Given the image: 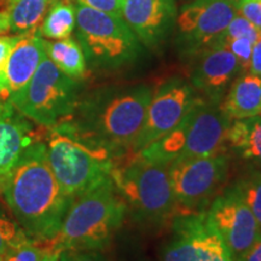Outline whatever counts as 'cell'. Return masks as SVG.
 Instances as JSON below:
<instances>
[{
    "label": "cell",
    "mask_w": 261,
    "mask_h": 261,
    "mask_svg": "<svg viewBox=\"0 0 261 261\" xmlns=\"http://www.w3.org/2000/svg\"><path fill=\"white\" fill-rule=\"evenodd\" d=\"M163 261H234L223 238L212 226L207 212L178 213L173 218L172 237Z\"/></svg>",
    "instance_id": "30bf717a"
},
{
    "label": "cell",
    "mask_w": 261,
    "mask_h": 261,
    "mask_svg": "<svg viewBox=\"0 0 261 261\" xmlns=\"http://www.w3.org/2000/svg\"><path fill=\"white\" fill-rule=\"evenodd\" d=\"M48 4V0H17L8 11L10 31L15 34H31L40 31Z\"/></svg>",
    "instance_id": "44dd1931"
},
{
    "label": "cell",
    "mask_w": 261,
    "mask_h": 261,
    "mask_svg": "<svg viewBox=\"0 0 261 261\" xmlns=\"http://www.w3.org/2000/svg\"><path fill=\"white\" fill-rule=\"evenodd\" d=\"M73 261H108L100 252H71Z\"/></svg>",
    "instance_id": "d6a6232c"
},
{
    "label": "cell",
    "mask_w": 261,
    "mask_h": 261,
    "mask_svg": "<svg viewBox=\"0 0 261 261\" xmlns=\"http://www.w3.org/2000/svg\"><path fill=\"white\" fill-rule=\"evenodd\" d=\"M75 11L77 41L92 67L114 69L136 60L139 40L122 17L80 4L75 6Z\"/></svg>",
    "instance_id": "52a82bcc"
},
{
    "label": "cell",
    "mask_w": 261,
    "mask_h": 261,
    "mask_svg": "<svg viewBox=\"0 0 261 261\" xmlns=\"http://www.w3.org/2000/svg\"><path fill=\"white\" fill-rule=\"evenodd\" d=\"M217 44L225 45L228 50L236 56L240 63L241 74L247 73L249 70L250 56H252L253 42L246 38H227V39H218ZM213 42V44H215Z\"/></svg>",
    "instance_id": "4316f807"
},
{
    "label": "cell",
    "mask_w": 261,
    "mask_h": 261,
    "mask_svg": "<svg viewBox=\"0 0 261 261\" xmlns=\"http://www.w3.org/2000/svg\"><path fill=\"white\" fill-rule=\"evenodd\" d=\"M76 24V11L70 0L55 2L45 15L40 33L42 38L61 40L71 35Z\"/></svg>",
    "instance_id": "7402d4cb"
},
{
    "label": "cell",
    "mask_w": 261,
    "mask_h": 261,
    "mask_svg": "<svg viewBox=\"0 0 261 261\" xmlns=\"http://www.w3.org/2000/svg\"><path fill=\"white\" fill-rule=\"evenodd\" d=\"M198 98L192 85L180 77H173L160 85L152 92L144 125L130 154H137L175 128Z\"/></svg>",
    "instance_id": "8fae6325"
},
{
    "label": "cell",
    "mask_w": 261,
    "mask_h": 261,
    "mask_svg": "<svg viewBox=\"0 0 261 261\" xmlns=\"http://www.w3.org/2000/svg\"><path fill=\"white\" fill-rule=\"evenodd\" d=\"M58 257H60V253L58 252H48L45 254L41 261H58Z\"/></svg>",
    "instance_id": "e575fe53"
},
{
    "label": "cell",
    "mask_w": 261,
    "mask_h": 261,
    "mask_svg": "<svg viewBox=\"0 0 261 261\" xmlns=\"http://www.w3.org/2000/svg\"><path fill=\"white\" fill-rule=\"evenodd\" d=\"M110 178L139 220L161 224L178 214L168 166L128 154L114 162Z\"/></svg>",
    "instance_id": "5b68a950"
},
{
    "label": "cell",
    "mask_w": 261,
    "mask_h": 261,
    "mask_svg": "<svg viewBox=\"0 0 261 261\" xmlns=\"http://www.w3.org/2000/svg\"><path fill=\"white\" fill-rule=\"evenodd\" d=\"M230 156L225 151L175 161L168 166L169 180L178 213L205 210L213 196L226 181Z\"/></svg>",
    "instance_id": "9c48e42d"
},
{
    "label": "cell",
    "mask_w": 261,
    "mask_h": 261,
    "mask_svg": "<svg viewBox=\"0 0 261 261\" xmlns=\"http://www.w3.org/2000/svg\"><path fill=\"white\" fill-rule=\"evenodd\" d=\"M0 192L24 233L46 248L74 201L61 189L48 163L46 144L39 140L24 149L0 182Z\"/></svg>",
    "instance_id": "6da1fadb"
},
{
    "label": "cell",
    "mask_w": 261,
    "mask_h": 261,
    "mask_svg": "<svg viewBox=\"0 0 261 261\" xmlns=\"http://www.w3.org/2000/svg\"><path fill=\"white\" fill-rule=\"evenodd\" d=\"M0 261H3V257L2 256H0Z\"/></svg>",
    "instance_id": "ab89813d"
},
{
    "label": "cell",
    "mask_w": 261,
    "mask_h": 261,
    "mask_svg": "<svg viewBox=\"0 0 261 261\" xmlns=\"http://www.w3.org/2000/svg\"><path fill=\"white\" fill-rule=\"evenodd\" d=\"M237 15V6L226 0H194L177 14L182 51L194 55L217 41Z\"/></svg>",
    "instance_id": "7c38bea8"
},
{
    "label": "cell",
    "mask_w": 261,
    "mask_h": 261,
    "mask_svg": "<svg viewBox=\"0 0 261 261\" xmlns=\"http://www.w3.org/2000/svg\"><path fill=\"white\" fill-rule=\"evenodd\" d=\"M230 123L219 103L200 97L175 128L137 154L146 161L165 166L218 154L225 151Z\"/></svg>",
    "instance_id": "277c9868"
},
{
    "label": "cell",
    "mask_w": 261,
    "mask_h": 261,
    "mask_svg": "<svg viewBox=\"0 0 261 261\" xmlns=\"http://www.w3.org/2000/svg\"><path fill=\"white\" fill-rule=\"evenodd\" d=\"M248 71L261 76V35L260 38L255 41V44L253 45L252 56H250V63H249V70Z\"/></svg>",
    "instance_id": "4dcf8cb0"
},
{
    "label": "cell",
    "mask_w": 261,
    "mask_h": 261,
    "mask_svg": "<svg viewBox=\"0 0 261 261\" xmlns=\"http://www.w3.org/2000/svg\"><path fill=\"white\" fill-rule=\"evenodd\" d=\"M237 12L261 29V0H241L237 5Z\"/></svg>",
    "instance_id": "f1b7e54d"
},
{
    "label": "cell",
    "mask_w": 261,
    "mask_h": 261,
    "mask_svg": "<svg viewBox=\"0 0 261 261\" xmlns=\"http://www.w3.org/2000/svg\"><path fill=\"white\" fill-rule=\"evenodd\" d=\"M23 35L24 34H15L0 37V99L2 100H8L10 97L8 79H6V68H8L10 54Z\"/></svg>",
    "instance_id": "484cf974"
},
{
    "label": "cell",
    "mask_w": 261,
    "mask_h": 261,
    "mask_svg": "<svg viewBox=\"0 0 261 261\" xmlns=\"http://www.w3.org/2000/svg\"><path fill=\"white\" fill-rule=\"evenodd\" d=\"M50 3H55V2H58V0H48Z\"/></svg>",
    "instance_id": "f35d334b"
},
{
    "label": "cell",
    "mask_w": 261,
    "mask_h": 261,
    "mask_svg": "<svg viewBox=\"0 0 261 261\" xmlns=\"http://www.w3.org/2000/svg\"><path fill=\"white\" fill-rule=\"evenodd\" d=\"M32 123L9 100L0 102V182L34 143Z\"/></svg>",
    "instance_id": "2e32d148"
},
{
    "label": "cell",
    "mask_w": 261,
    "mask_h": 261,
    "mask_svg": "<svg viewBox=\"0 0 261 261\" xmlns=\"http://www.w3.org/2000/svg\"><path fill=\"white\" fill-rule=\"evenodd\" d=\"M44 50L46 56L62 73L80 80L87 73V64L83 47L73 38L50 41L44 39Z\"/></svg>",
    "instance_id": "ffe728a7"
},
{
    "label": "cell",
    "mask_w": 261,
    "mask_h": 261,
    "mask_svg": "<svg viewBox=\"0 0 261 261\" xmlns=\"http://www.w3.org/2000/svg\"><path fill=\"white\" fill-rule=\"evenodd\" d=\"M194 56L192 87L202 94V98L220 104L234 76L241 73L238 60L225 45L217 42Z\"/></svg>",
    "instance_id": "5bb4252c"
},
{
    "label": "cell",
    "mask_w": 261,
    "mask_h": 261,
    "mask_svg": "<svg viewBox=\"0 0 261 261\" xmlns=\"http://www.w3.org/2000/svg\"><path fill=\"white\" fill-rule=\"evenodd\" d=\"M79 89L77 80L62 73L45 54L28 84L8 100L27 119L51 129L73 115Z\"/></svg>",
    "instance_id": "8992f818"
},
{
    "label": "cell",
    "mask_w": 261,
    "mask_h": 261,
    "mask_svg": "<svg viewBox=\"0 0 261 261\" xmlns=\"http://www.w3.org/2000/svg\"><path fill=\"white\" fill-rule=\"evenodd\" d=\"M226 2H230V3H232V4H234V5H238V3L241 2V0H226Z\"/></svg>",
    "instance_id": "74e56055"
},
{
    "label": "cell",
    "mask_w": 261,
    "mask_h": 261,
    "mask_svg": "<svg viewBox=\"0 0 261 261\" xmlns=\"http://www.w3.org/2000/svg\"><path fill=\"white\" fill-rule=\"evenodd\" d=\"M127 204L112 178L77 196L65 214L57 237L48 244L50 252H102L112 243L123 223Z\"/></svg>",
    "instance_id": "3957f363"
},
{
    "label": "cell",
    "mask_w": 261,
    "mask_h": 261,
    "mask_svg": "<svg viewBox=\"0 0 261 261\" xmlns=\"http://www.w3.org/2000/svg\"><path fill=\"white\" fill-rule=\"evenodd\" d=\"M226 145L261 169V116L231 121L226 133Z\"/></svg>",
    "instance_id": "d6986e66"
},
{
    "label": "cell",
    "mask_w": 261,
    "mask_h": 261,
    "mask_svg": "<svg viewBox=\"0 0 261 261\" xmlns=\"http://www.w3.org/2000/svg\"><path fill=\"white\" fill-rule=\"evenodd\" d=\"M220 107L231 121L261 116V76L249 71L241 74L230 85Z\"/></svg>",
    "instance_id": "ac0fdd59"
},
{
    "label": "cell",
    "mask_w": 261,
    "mask_h": 261,
    "mask_svg": "<svg viewBox=\"0 0 261 261\" xmlns=\"http://www.w3.org/2000/svg\"><path fill=\"white\" fill-rule=\"evenodd\" d=\"M47 160L55 178L67 196H77L110 177L114 159L104 150L85 144L56 128L47 137Z\"/></svg>",
    "instance_id": "ba28073f"
},
{
    "label": "cell",
    "mask_w": 261,
    "mask_h": 261,
    "mask_svg": "<svg viewBox=\"0 0 261 261\" xmlns=\"http://www.w3.org/2000/svg\"><path fill=\"white\" fill-rule=\"evenodd\" d=\"M76 2L77 4L86 6V8L121 17L122 0H76Z\"/></svg>",
    "instance_id": "f546056e"
},
{
    "label": "cell",
    "mask_w": 261,
    "mask_h": 261,
    "mask_svg": "<svg viewBox=\"0 0 261 261\" xmlns=\"http://www.w3.org/2000/svg\"><path fill=\"white\" fill-rule=\"evenodd\" d=\"M5 2H6V4L9 5V8H10V6H11V5H14L15 3L17 2V0H5Z\"/></svg>",
    "instance_id": "8d00e7d4"
},
{
    "label": "cell",
    "mask_w": 261,
    "mask_h": 261,
    "mask_svg": "<svg viewBox=\"0 0 261 261\" xmlns=\"http://www.w3.org/2000/svg\"><path fill=\"white\" fill-rule=\"evenodd\" d=\"M261 228V169H252L234 182Z\"/></svg>",
    "instance_id": "603a6c76"
},
{
    "label": "cell",
    "mask_w": 261,
    "mask_h": 261,
    "mask_svg": "<svg viewBox=\"0 0 261 261\" xmlns=\"http://www.w3.org/2000/svg\"><path fill=\"white\" fill-rule=\"evenodd\" d=\"M48 253L44 244L27 238L23 242L16 244L3 256V261H41Z\"/></svg>",
    "instance_id": "d4e9b609"
},
{
    "label": "cell",
    "mask_w": 261,
    "mask_h": 261,
    "mask_svg": "<svg viewBox=\"0 0 261 261\" xmlns=\"http://www.w3.org/2000/svg\"><path fill=\"white\" fill-rule=\"evenodd\" d=\"M121 17L140 42L156 46L174 23L177 6L174 0H122Z\"/></svg>",
    "instance_id": "9a60e30c"
},
{
    "label": "cell",
    "mask_w": 261,
    "mask_h": 261,
    "mask_svg": "<svg viewBox=\"0 0 261 261\" xmlns=\"http://www.w3.org/2000/svg\"><path fill=\"white\" fill-rule=\"evenodd\" d=\"M10 31V17L9 12H0V34Z\"/></svg>",
    "instance_id": "836d02e7"
},
{
    "label": "cell",
    "mask_w": 261,
    "mask_h": 261,
    "mask_svg": "<svg viewBox=\"0 0 261 261\" xmlns=\"http://www.w3.org/2000/svg\"><path fill=\"white\" fill-rule=\"evenodd\" d=\"M44 56V38L40 31L24 34L21 38L10 54L6 68L10 96L28 84Z\"/></svg>",
    "instance_id": "e0dca14e"
},
{
    "label": "cell",
    "mask_w": 261,
    "mask_h": 261,
    "mask_svg": "<svg viewBox=\"0 0 261 261\" xmlns=\"http://www.w3.org/2000/svg\"><path fill=\"white\" fill-rule=\"evenodd\" d=\"M205 212L233 259L249 249L260 236L259 224L234 185L218 195Z\"/></svg>",
    "instance_id": "4fadbf2b"
},
{
    "label": "cell",
    "mask_w": 261,
    "mask_h": 261,
    "mask_svg": "<svg viewBox=\"0 0 261 261\" xmlns=\"http://www.w3.org/2000/svg\"><path fill=\"white\" fill-rule=\"evenodd\" d=\"M58 261H73V255H71V252H69V250H63V252H61L60 257H58Z\"/></svg>",
    "instance_id": "d590c367"
},
{
    "label": "cell",
    "mask_w": 261,
    "mask_h": 261,
    "mask_svg": "<svg viewBox=\"0 0 261 261\" xmlns=\"http://www.w3.org/2000/svg\"><path fill=\"white\" fill-rule=\"evenodd\" d=\"M152 87H108L79 99L73 115L55 128L116 160L130 154L151 99ZM52 129V128H51Z\"/></svg>",
    "instance_id": "7a4b0ae2"
},
{
    "label": "cell",
    "mask_w": 261,
    "mask_h": 261,
    "mask_svg": "<svg viewBox=\"0 0 261 261\" xmlns=\"http://www.w3.org/2000/svg\"><path fill=\"white\" fill-rule=\"evenodd\" d=\"M260 35L261 29L255 27L252 22H249L246 17H243V16H241L237 12V15L234 16L232 21L230 22L226 31L220 35L219 39L246 38L249 39L253 44H255V41L260 38Z\"/></svg>",
    "instance_id": "83f0119b"
},
{
    "label": "cell",
    "mask_w": 261,
    "mask_h": 261,
    "mask_svg": "<svg viewBox=\"0 0 261 261\" xmlns=\"http://www.w3.org/2000/svg\"><path fill=\"white\" fill-rule=\"evenodd\" d=\"M234 261H261V232L253 246L246 250L242 255L234 259Z\"/></svg>",
    "instance_id": "1f68e13d"
},
{
    "label": "cell",
    "mask_w": 261,
    "mask_h": 261,
    "mask_svg": "<svg viewBox=\"0 0 261 261\" xmlns=\"http://www.w3.org/2000/svg\"><path fill=\"white\" fill-rule=\"evenodd\" d=\"M27 238L29 237L14 217H10L4 207L0 204V256H4L12 247L23 242Z\"/></svg>",
    "instance_id": "cb8c5ba5"
}]
</instances>
